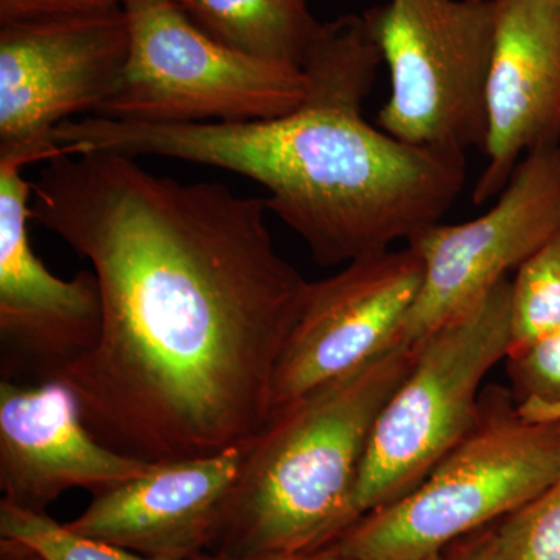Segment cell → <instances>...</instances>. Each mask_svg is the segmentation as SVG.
Returning a JSON list of instances; mask_svg holds the SVG:
<instances>
[{"instance_id": "11", "label": "cell", "mask_w": 560, "mask_h": 560, "mask_svg": "<svg viewBox=\"0 0 560 560\" xmlns=\"http://www.w3.org/2000/svg\"><path fill=\"white\" fill-rule=\"evenodd\" d=\"M28 164L0 156V337L9 360L49 381L97 341L102 296L94 271L57 278L33 250Z\"/></svg>"}, {"instance_id": "25", "label": "cell", "mask_w": 560, "mask_h": 560, "mask_svg": "<svg viewBox=\"0 0 560 560\" xmlns=\"http://www.w3.org/2000/svg\"><path fill=\"white\" fill-rule=\"evenodd\" d=\"M120 2H121V0H120Z\"/></svg>"}, {"instance_id": "5", "label": "cell", "mask_w": 560, "mask_h": 560, "mask_svg": "<svg viewBox=\"0 0 560 560\" xmlns=\"http://www.w3.org/2000/svg\"><path fill=\"white\" fill-rule=\"evenodd\" d=\"M130 51L94 116L142 124L272 119L300 108L304 70L224 46L176 0H121Z\"/></svg>"}, {"instance_id": "24", "label": "cell", "mask_w": 560, "mask_h": 560, "mask_svg": "<svg viewBox=\"0 0 560 560\" xmlns=\"http://www.w3.org/2000/svg\"><path fill=\"white\" fill-rule=\"evenodd\" d=\"M419 560H451V559H448L447 552H438V555L427 556V558H422Z\"/></svg>"}, {"instance_id": "6", "label": "cell", "mask_w": 560, "mask_h": 560, "mask_svg": "<svg viewBox=\"0 0 560 560\" xmlns=\"http://www.w3.org/2000/svg\"><path fill=\"white\" fill-rule=\"evenodd\" d=\"M512 280L416 346V360L375 420L355 489L357 517L418 488L474 427L481 383L506 360Z\"/></svg>"}, {"instance_id": "21", "label": "cell", "mask_w": 560, "mask_h": 560, "mask_svg": "<svg viewBox=\"0 0 560 560\" xmlns=\"http://www.w3.org/2000/svg\"><path fill=\"white\" fill-rule=\"evenodd\" d=\"M495 525L486 526L480 530L456 540L447 548L451 560H493L495 558Z\"/></svg>"}, {"instance_id": "16", "label": "cell", "mask_w": 560, "mask_h": 560, "mask_svg": "<svg viewBox=\"0 0 560 560\" xmlns=\"http://www.w3.org/2000/svg\"><path fill=\"white\" fill-rule=\"evenodd\" d=\"M560 329V232L522 265L512 280L511 345L522 352ZM506 357V359H508Z\"/></svg>"}, {"instance_id": "4", "label": "cell", "mask_w": 560, "mask_h": 560, "mask_svg": "<svg viewBox=\"0 0 560 560\" xmlns=\"http://www.w3.org/2000/svg\"><path fill=\"white\" fill-rule=\"evenodd\" d=\"M560 474V420L530 422L511 389H482L469 433L410 493L330 545L342 560H419L521 510Z\"/></svg>"}, {"instance_id": "23", "label": "cell", "mask_w": 560, "mask_h": 560, "mask_svg": "<svg viewBox=\"0 0 560 560\" xmlns=\"http://www.w3.org/2000/svg\"><path fill=\"white\" fill-rule=\"evenodd\" d=\"M0 560H44L21 541L0 539Z\"/></svg>"}, {"instance_id": "13", "label": "cell", "mask_w": 560, "mask_h": 560, "mask_svg": "<svg viewBox=\"0 0 560 560\" xmlns=\"http://www.w3.org/2000/svg\"><path fill=\"white\" fill-rule=\"evenodd\" d=\"M151 464L106 447L81 416L75 394L57 378L0 383L2 500L46 512L66 490L114 488Z\"/></svg>"}, {"instance_id": "2", "label": "cell", "mask_w": 560, "mask_h": 560, "mask_svg": "<svg viewBox=\"0 0 560 560\" xmlns=\"http://www.w3.org/2000/svg\"><path fill=\"white\" fill-rule=\"evenodd\" d=\"M383 60L364 16L319 25L301 69L307 98L272 119L103 121L102 149L165 156L248 176L268 210L323 267L390 249L438 223L466 183V153L412 145L368 124L363 102Z\"/></svg>"}, {"instance_id": "3", "label": "cell", "mask_w": 560, "mask_h": 560, "mask_svg": "<svg viewBox=\"0 0 560 560\" xmlns=\"http://www.w3.org/2000/svg\"><path fill=\"white\" fill-rule=\"evenodd\" d=\"M415 360L399 342L272 412L249 441L208 552L323 550L359 521L353 500L375 420Z\"/></svg>"}, {"instance_id": "1", "label": "cell", "mask_w": 560, "mask_h": 560, "mask_svg": "<svg viewBox=\"0 0 560 560\" xmlns=\"http://www.w3.org/2000/svg\"><path fill=\"white\" fill-rule=\"evenodd\" d=\"M31 210L90 260L101 289L97 341L54 377L98 441L160 464L264 429L312 283L276 249L265 198L91 151L47 161Z\"/></svg>"}, {"instance_id": "12", "label": "cell", "mask_w": 560, "mask_h": 560, "mask_svg": "<svg viewBox=\"0 0 560 560\" xmlns=\"http://www.w3.org/2000/svg\"><path fill=\"white\" fill-rule=\"evenodd\" d=\"M486 84L488 165L471 200L499 197L529 151L560 142V0H493Z\"/></svg>"}, {"instance_id": "7", "label": "cell", "mask_w": 560, "mask_h": 560, "mask_svg": "<svg viewBox=\"0 0 560 560\" xmlns=\"http://www.w3.org/2000/svg\"><path fill=\"white\" fill-rule=\"evenodd\" d=\"M363 16L389 70L378 127L412 145L485 150L495 2L388 0Z\"/></svg>"}, {"instance_id": "20", "label": "cell", "mask_w": 560, "mask_h": 560, "mask_svg": "<svg viewBox=\"0 0 560 560\" xmlns=\"http://www.w3.org/2000/svg\"><path fill=\"white\" fill-rule=\"evenodd\" d=\"M120 0H0V24L117 9Z\"/></svg>"}, {"instance_id": "8", "label": "cell", "mask_w": 560, "mask_h": 560, "mask_svg": "<svg viewBox=\"0 0 560 560\" xmlns=\"http://www.w3.org/2000/svg\"><path fill=\"white\" fill-rule=\"evenodd\" d=\"M560 232V147L529 151L495 205L478 219L441 221L408 241L423 264L422 289L400 342L415 349L467 315Z\"/></svg>"}, {"instance_id": "19", "label": "cell", "mask_w": 560, "mask_h": 560, "mask_svg": "<svg viewBox=\"0 0 560 560\" xmlns=\"http://www.w3.org/2000/svg\"><path fill=\"white\" fill-rule=\"evenodd\" d=\"M521 415L560 405V329L504 360Z\"/></svg>"}, {"instance_id": "17", "label": "cell", "mask_w": 560, "mask_h": 560, "mask_svg": "<svg viewBox=\"0 0 560 560\" xmlns=\"http://www.w3.org/2000/svg\"><path fill=\"white\" fill-rule=\"evenodd\" d=\"M0 539L27 545L44 560H154L106 541L81 536L46 512L0 500Z\"/></svg>"}, {"instance_id": "14", "label": "cell", "mask_w": 560, "mask_h": 560, "mask_svg": "<svg viewBox=\"0 0 560 560\" xmlns=\"http://www.w3.org/2000/svg\"><path fill=\"white\" fill-rule=\"evenodd\" d=\"M248 444L151 464L138 477L95 493L83 514L66 525L154 560L198 558L209 551Z\"/></svg>"}, {"instance_id": "10", "label": "cell", "mask_w": 560, "mask_h": 560, "mask_svg": "<svg viewBox=\"0 0 560 560\" xmlns=\"http://www.w3.org/2000/svg\"><path fill=\"white\" fill-rule=\"evenodd\" d=\"M422 280V260L407 245L360 257L312 282L276 368L270 416L399 345Z\"/></svg>"}, {"instance_id": "22", "label": "cell", "mask_w": 560, "mask_h": 560, "mask_svg": "<svg viewBox=\"0 0 560 560\" xmlns=\"http://www.w3.org/2000/svg\"><path fill=\"white\" fill-rule=\"evenodd\" d=\"M191 560H342L330 547L323 550L298 552V555H268V556H224L215 552H205Z\"/></svg>"}, {"instance_id": "18", "label": "cell", "mask_w": 560, "mask_h": 560, "mask_svg": "<svg viewBox=\"0 0 560 560\" xmlns=\"http://www.w3.org/2000/svg\"><path fill=\"white\" fill-rule=\"evenodd\" d=\"M493 560H560V474L536 499L497 522Z\"/></svg>"}, {"instance_id": "9", "label": "cell", "mask_w": 560, "mask_h": 560, "mask_svg": "<svg viewBox=\"0 0 560 560\" xmlns=\"http://www.w3.org/2000/svg\"><path fill=\"white\" fill-rule=\"evenodd\" d=\"M130 51L124 7L0 24V156L57 158L54 131L108 97Z\"/></svg>"}, {"instance_id": "15", "label": "cell", "mask_w": 560, "mask_h": 560, "mask_svg": "<svg viewBox=\"0 0 560 560\" xmlns=\"http://www.w3.org/2000/svg\"><path fill=\"white\" fill-rule=\"evenodd\" d=\"M191 21L224 46L300 68L320 22L308 0H176Z\"/></svg>"}]
</instances>
